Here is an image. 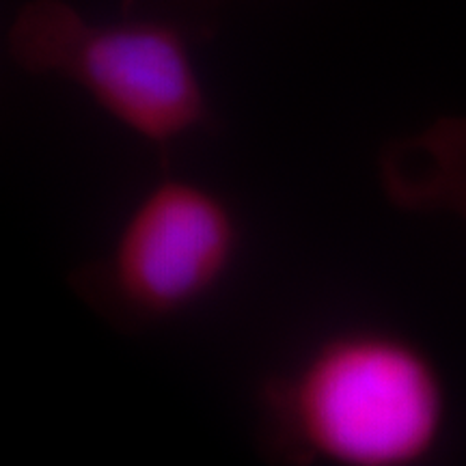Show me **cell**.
Returning <instances> with one entry per match:
<instances>
[{
	"label": "cell",
	"instance_id": "cell-1",
	"mask_svg": "<svg viewBox=\"0 0 466 466\" xmlns=\"http://www.w3.org/2000/svg\"><path fill=\"white\" fill-rule=\"evenodd\" d=\"M445 421V382L417 343L350 329L268 378L258 439L285 462L412 466L432 456Z\"/></svg>",
	"mask_w": 466,
	"mask_h": 466
},
{
	"label": "cell",
	"instance_id": "cell-2",
	"mask_svg": "<svg viewBox=\"0 0 466 466\" xmlns=\"http://www.w3.org/2000/svg\"><path fill=\"white\" fill-rule=\"evenodd\" d=\"M190 44L179 22H97L67 0H28L7 35L22 72L78 86L115 124L162 151L214 126Z\"/></svg>",
	"mask_w": 466,
	"mask_h": 466
},
{
	"label": "cell",
	"instance_id": "cell-3",
	"mask_svg": "<svg viewBox=\"0 0 466 466\" xmlns=\"http://www.w3.org/2000/svg\"><path fill=\"white\" fill-rule=\"evenodd\" d=\"M240 220L209 186L162 177L138 197L102 258L72 275L76 294L126 333L199 307L229 277Z\"/></svg>",
	"mask_w": 466,
	"mask_h": 466
},
{
	"label": "cell",
	"instance_id": "cell-4",
	"mask_svg": "<svg viewBox=\"0 0 466 466\" xmlns=\"http://www.w3.org/2000/svg\"><path fill=\"white\" fill-rule=\"evenodd\" d=\"M378 177L404 212L450 214L466 223V116H441L387 145Z\"/></svg>",
	"mask_w": 466,
	"mask_h": 466
},
{
	"label": "cell",
	"instance_id": "cell-5",
	"mask_svg": "<svg viewBox=\"0 0 466 466\" xmlns=\"http://www.w3.org/2000/svg\"><path fill=\"white\" fill-rule=\"evenodd\" d=\"M137 3V0H126V5ZM188 3H214V0H188Z\"/></svg>",
	"mask_w": 466,
	"mask_h": 466
}]
</instances>
